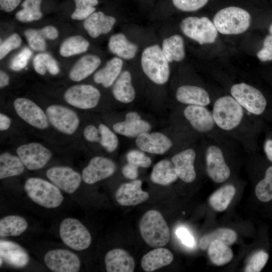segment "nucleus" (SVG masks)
Listing matches in <instances>:
<instances>
[{
    "instance_id": "nucleus-1",
    "label": "nucleus",
    "mask_w": 272,
    "mask_h": 272,
    "mask_svg": "<svg viewBox=\"0 0 272 272\" xmlns=\"http://www.w3.org/2000/svg\"><path fill=\"white\" fill-rule=\"evenodd\" d=\"M139 229L143 240L152 247H163L169 242V228L162 215L157 210H149L143 215Z\"/></svg>"
},
{
    "instance_id": "nucleus-2",
    "label": "nucleus",
    "mask_w": 272,
    "mask_h": 272,
    "mask_svg": "<svg viewBox=\"0 0 272 272\" xmlns=\"http://www.w3.org/2000/svg\"><path fill=\"white\" fill-rule=\"evenodd\" d=\"M251 21V15L246 10L232 6L218 11L213 22L220 33L237 35L245 32L250 27Z\"/></svg>"
},
{
    "instance_id": "nucleus-3",
    "label": "nucleus",
    "mask_w": 272,
    "mask_h": 272,
    "mask_svg": "<svg viewBox=\"0 0 272 272\" xmlns=\"http://www.w3.org/2000/svg\"><path fill=\"white\" fill-rule=\"evenodd\" d=\"M169 61L158 45L147 47L141 57V65L145 75L153 83L164 85L170 76Z\"/></svg>"
},
{
    "instance_id": "nucleus-4",
    "label": "nucleus",
    "mask_w": 272,
    "mask_h": 272,
    "mask_svg": "<svg viewBox=\"0 0 272 272\" xmlns=\"http://www.w3.org/2000/svg\"><path fill=\"white\" fill-rule=\"evenodd\" d=\"M56 186L40 178L31 177L24 185L28 197L36 203L48 209L59 207L63 197Z\"/></svg>"
},
{
    "instance_id": "nucleus-5",
    "label": "nucleus",
    "mask_w": 272,
    "mask_h": 272,
    "mask_svg": "<svg viewBox=\"0 0 272 272\" xmlns=\"http://www.w3.org/2000/svg\"><path fill=\"white\" fill-rule=\"evenodd\" d=\"M213 116L215 124L225 130H231L242 121L244 112L241 105L232 96L221 97L215 101Z\"/></svg>"
},
{
    "instance_id": "nucleus-6",
    "label": "nucleus",
    "mask_w": 272,
    "mask_h": 272,
    "mask_svg": "<svg viewBox=\"0 0 272 272\" xmlns=\"http://www.w3.org/2000/svg\"><path fill=\"white\" fill-rule=\"evenodd\" d=\"M182 33L199 44L214 43L218 35L214 24L207 17H188L180 25Z\"/></svg>"
},
{
    "instance_id": "nucleus-7",
    "label": "nucleus",
    "mask_w": 272,
    "mask_h": 272,
    "mask_svg": "<svg viewBox=\"0 0 272 272\" xmlns=\"http://www.w3.org/2000/svg\"><path fill=\"white\" fill-rule=\"evenodd\" d=\"M59 232L62 242L68 247L77 251L88 248L92 241L90 233L78 220L64 219L61 222Z\"/></svg>"
},
{
    "instance_id": "nucleus-8",
    "label": "nucleus",
    "mask_w": 272,
    "mask_h": 272,
    "mask_svg": "<svg viewBox=\"0 0 272 272\" xmlns=\"http://www.w3.org/2000/svg\"><path fill=\"white\" fill-rule=\"evenodd\" d=\"M230 92L241 106L251 113L260 115L266 108L267 102L262 93L250 85L244 83L234 84Z\"/></svg>"
},
{
    "instance_id": "nucleus-9",
    "label": "nucleus",
    "mask_w": 272,
    "mask_h": 272,
    "mask_svg": "<svg viewBox=\"0 0 272 272\" xmlns=\"http://www.w3.org/2000/svg\"><path fill=\"white\" fill-rule=\"evenodd\" d=\"M46 114L51 124L63 133L72 134L79 126L80 119L77 114L68 107L52 105L47 108Z\"/></svg>"
},
{
    "instance_id": "nucleus-10",
    "label": "nucleus",
    "mask_w": 272,
    "mask_h": 272,
    "mask_svg": "<svg viewBox=\"0 0 272 272\" xmlns=\"http://www.w3.org/2000/svg\"><path fill=\"white\" fill-rule=\"evenodd\" d=\"M98 89L90 85H76L70 87L64 94L65 101L71 105L81 109L95 107L100 98Z\"/></svg>"
},
{
    "instance_id": "nucleus-11",
    "label": "nucleus",
    "mask_w": 272,
    "mask_h": 272,
    "mask_svg": "<svg viewBox=\"0 0 272 272\" xmlns=\"http://www.w3.org/2000/svg\"><path fill=\"white\" fill-rule=\"evenodd\" d=\"M18 156L29 170L43 168L50 160L52 154L47 148L38 143H30L19 146Z\"/></svg>"
},
{
    "instance_id": "nucleus-12",
    "label": "nucleus",
    "mask_w": 272,
    "mask_h": 272,
    "mask_svg": "<svg viewBox=\"0 0 272 272\" xmlns=\"http://www.w3.org/2000/svg\"><path fill=\"white\" fill-rule=\"evenodd\" d=\"M14 107L18 116L31 126L40 129L48 127L46 114L31 100L18 98L14 102Z\"/></svg>"
},
{
    "instance_id": "nucleus-13",
    "label": "nucleus",
    "mask_w": 272,
    "mask_h": 272,
    "mask_svg": "<svg viewBox=\"0 0 272 272\" xmlns=\"http://www.w3.org/2000/svg\"><path fill=\"white\" fill-rule=\"evenodd\" d=\"M44 260L46 266L54 272H77L81 265L80 259L76 254L62 249L48 251Z\"/></svg>"
},
{
    "instance_id": "nucleus-14",
    "label": "nucleus",
    "mask_w": 272,
    "mask_h": 272,
    "mask_svg": "<svg viewBox=\"0 0 272 272\" xmlns=\"http://www.w3.org/2000/svg\"><path fill=\"white\" fill-rule=\"evenodd\" d=\"M49 180L59 189L68 193L75 192L79 187L82 177L72 168L56 166L48 169L46 173Z\"/></svg>"
},
{
    "instance_id": "nucleus-15",
    "label": "nucleus",
    "mask_w": 272,
    "mask_h": 272,
    "mask_svg": "<svg viewBox=\"0 0 272 272\" xmlns=\"http://www.w3.org/2000/svg\"><path fill=\"white\" fill-rule=\"evenodd\" d=\"M116 166L111 159L102 156L93 157L82 171L83 180L92 184L112 176Z\"/></svg>"
},
{
    "instance_id": "nucleus-16",
    "label": "nucleus",
    "mask_w": 272,
    "mask_h": 272,
    "mask_svg": "<svg viewBox=\"0 0 272 272\" xmlns=\"http://www.w3.org/2000/svg\"><path fill=\"white\" fill-rule=\"evenodd\" d=\"M206 160L207 173L214 181L222 183L229 178L230 170L219 147L215 145L209 147L206 151Z\"/></svg>"
},
{
    "instance_id": "nucleus-17",
    "label": "nucleus",
    "mask_w": 272,
    "mask_h": 272,
    "mask_svg": "<svg viewBox=\"0 0 272 272\" xmlns=\"http://www.w3.org/2000/svg\"><path fill=\"white\" fill-rule=\"evenodd\" d=\"M135 144L141 150L157 155L165 153L173 145L171 140L160 132H144L136 138Z\"/></svg>"
},
{
    "instance_id": "nucleus-18",
    "label": "nucleus",
    "mask_w": 272,
    "mask_h": 272,
    "mask_svg": "<svg viewBox=\"0 0 272 272\" xmlns=\"http://www.w3.org/2000/svg\"><path fill=\"white\" fill-rule=\"evenodd\" d=\"M142 181L133 180L128 183L122 184L115 192L117 202L123 206H135L149 199L148 192L142 189Z\"/></svg>"
},
{
    "instance_id": "nucleus-19",
    "label": "nucleus",
    "mask_w": 272,
    "mask_h": 272,
    "mask_svg": "<svg viewBox=\"0 0 272 272\" xmlns=\"http://www.w3.org/2000/svg\"><path fill=\"white\" fill-rule=\"evenodd\" d=\"M114 131L123 136L137 138L140 134L148 132L151 129V124L141 118L135 111H130L126 114L125 119L114 123Z\"/></svg>"
},
{
    "instance_id": "nucleus-20",
    "label": "nucleus",
    "mask_w": 272,
    "mask_h": 272,
    "mask_svg": "<svg viewBox=\"0 0 272 272\" xmlns=\"http://www.w3.org/2000/svg\"><path fill=\"white\" fill-rule=\"evenodd\" d=\"M183 114L192 127L199 132H209L214 127L213 114L205 106L189 105L184 109Z\"/></svg>"
},
{
    "instance_id": "nucleus-21",
    "label": "nucleus",
    "mask_w": 272,
    "mask_h": 272,
    "mask_svg": "<svg viewBox=\"0 0 272 272\" xmlns=\"http://www.w3.org/2000/svg\"><path fill=\"white\" fill-rule=\"evenodd\" d=\"M195 156L194 150L187 149L177 153L171 159L178 178L184 182H192L196 178L194 167Z\"/></svg>"
},
{
    "instance_id": "nucleus-22",
    "label": "nucleus",
    "mask_w": 272,
    "mask_h": 272,
    "mask_svg": "<svg viewBox=\"0 0 272 272\" xmlns=\"http://www.w3.org/2000/svg\"><path fill=\"white\" fill-rule=\"evenodd\" d=\"M105 263L108 272H133L135 267L132 256L120 248L109 251L105 256Z\"/></svg>"
},
{
    "instance_id": "nucleus-23",
    "label": "nucleus",
    "mask_w": 272,
    "mask_h": 272,
    "mask_svg": "<svg viewBox=\"0 0 272 272\" xmlns=\"http://www.w3.org/2000/svg\"><path fill=\"white\" fill-rule=\"evenodd\" d=\"M0 255L8 264L17 268L25 267L30 260L27 252L19 244L11 241L1 240Z\"/></svg>"
},
{
    "instance_id": "nucleus-24",
    "label": "nucleus",
    "mask_w": 272,
    "mask_h": 272,
    "mask_svg": "<svg viewBox=\"0 0 272 272\" xmlns=\"http://www.w3.org/2000/svg\"><path fill=\"white\" fill-rule=\"evenodd\" d=\"M116 21L114 17L102 12H94L85 20L84 27L91 37L97 38L109 32Z\"/></svg>"
},
{
    "instance_id": "nucleus-25",
    "label": "nucleus",
    "mask_w": 272,
    "mask_h": 272,
    "mask_svg": "<svg viewBox=\"0 0 272 272\" xmlns=\"http://www.w3.org/2000/svg\"><path fill=\"white\" fill-rule=\"evenodd\" d=\"M179 102L191 105L206 106L211 103L209 94L202 88L192 85L179 87L176 92Z\"/></svg>"
},
{
    "instance_id": "nucleus-26",
    "label": "nucleus",
    "mask_w": 272,
    "mask_h": 272,
    "mask_svg": "<svg viewBox=\"0 0 272 272\" xmlns=\"http://www.w3.org/2000/svg\"><path fill=\"white\" fill-rule=\"evenodd\" d=\"M173 260V255L169 250L158 247L144 255L141 266L144 271L152 272L170 264Z\"/></svg>"
},
{
    "instance_id": "nucleus-27",
    "label": "nucleus",
    "mask_w": 272,
    "mask_h": 272,
    "mask_svg": "<svg viewBox=\"0 0 272 272\" xmlns=\"http://www.w3.org/2000/svg\"><path fill=\"white\" fill-rule=\"evenodd\" d=\"M112 93L115 99L121 103L127 104L134 100L135 92L129 72L124 71L120 73L113 84Z\"/></svg>"
},
{
    "instance_id": "nucleus-28",
    "label": "nucleus",
    "mask_w": 272,
    "mask_h": 272,
    "mask_svg": "<svg viewBox=\"0 0 272 272\" xmlns=\"http://www.w3.org/2000/svg\"><path fill=\"white\" fill-rule=\"evenodd\" d=\"M101 63L97 55L87 54L81 57L70 70L69 77L75 82L81 81L94 72Z\"/></svg>"
},
{
    "instance_id": "nucleus-29",
    "label": "nucleus",
    "mask_w": 272,
    "mask_h": 272,
    "mask_svg": "<svg viewBox=\"0 0 272 272\" xmlns=\"http://www.w3.org/2000/svg\"><path fill=\"white\" fill-rule=\"evenodd\" d=\"M122 66L121 59L118 57L111 59L104 67L95 73L93 76L94 82L105 88L110 87L120 74Z\"/></svg>"
},
{
    "instance_id": "nucleus-30",
    "label": "nucleus",
    "mask_w": 272,
    "mask_h": 272,
    "mask_svg": "<svg viewBox=\"0 0 272 272\" xmlns=\"http://www.w3.org/2000/svg\"><path fill=\"white\" fill-rule=\"evenodd\" d=\"M108 48L110 51L124 59L134 58L138 51V46L129 41L124 34L113 35L109 39Z\"/></svg>"
},
{
    "instance_id": "nucleus-31",
    "label": "nucleus",
    "mask_w": 272,
    "mask_h": 272,
    "mask_svg": "<svg viewBox=\"0 0 272 272\" xmlns=\"http://www.w3.org/2000/svg\"><path fill=\"white\" fill-rule=\"evenodd\" d=\"M178 178L172 162L167 159L162 160L154 165L150 177L153 183L161 185H169Z\"/></svg>"
},
{
    "instance_id": "nucleus-32",
    "label": "nucleus",
    "mask_w": 272,
    "mask_h": 272,
    "mask_svg": "<svg viewBox=\"0 0 272 272\" xmlns=\"http://www.w3.org/2000/svg\"><path fill=\"white\" fill-rule=\"evenodd\" d=\"M162 50L169 62L180 61L185 56L183 39L178 34L165 39L162 43Z\"/></svg>"
},
{
    "instance_id": "nucleus-33",
    "label": "nucleus",
    "mask_w": 272,
    "mask_h": 272,
    "mask_svg": "<svg viewBox=\"0 0 272 272\" xmlns=\"http://www.w3.org/2000/svg\"><path fill=\"white\" fill-rule=\"evenodd\" d=\"M27 221L22 217L10 215L0 220V236H18L23 233L27 229Z\"/></svg>"
},
{
    "instance_id": "nucleus-34",
    "label": "nucleus",
    "mask_w": 272,
    "mask_h": 272,
    "mask_svg": "<svg viewBox=\"0 0 272 272\" xmlns=\"http://www.w3.org/2000/svg\"><path fill=\"white\" fill-rule=\"evenodd\" d=\"M25 170V165L18 156L5 152L0 155V179L18 176Z\"/></svg>"
},
{
    "instance_id": "nucleus-35",
    "label": "nucleus",
    "mask_w": 272,
    "mask_h": 272,
    "mask_svg": "<svg viewBox=\"0 0 272 272\" xmlns=\"http://www.w3.org/2000/svg\"><path fill=\"white\" fill-rule=\"evenodd\" d=\"M237 239L236 232L229 228H221L216 229L202 236L199 240V247L202 250L208 249L212 242L219 240L229 246L234 243Z\"/></svg>"
},
{
    "instance_id": "nucleus-36",
    "label": "nucleus",
    "mask_w": 272,
    "mask_h": 272,
    "mask_svg": "<svg viewBox=\"0 0 272 272\" xmlns=\"http://www.w3.org/2000/svg\"><path fill=\"white\" fill-rule=\"evenodd\" d=\"M236 192L232 184L225 185L215 191L209 197V203L215 211L222 212L228 208Z\"/></svg>"
},
{
    "instance_id": "nucleus-37",
    "label": "nucleus",
    "mask_w": 272,
    "mask_h": 272,
    "mask_svg": "<svg viewBox=\"0 0 272 272\" xmlns=\"http://www.w3.org/2000/svg\"><path fill=\"white\" fill-rule=\"evenodd\" d=\"M207 250L210 260L218 266L229 263L233 258L231 248L219 240H215L212 242Z\"/></svg>"
},
{
    "instance_id": "nucleus-38",
    "label": "nucleus",
    "mask_w": 272,
    "mask_h": 272,
    "mask_svg": "<svg viewBox=\"0 0 272 272\" xmlns=\"http://www.w3.org/2000/svg\"><path fill=\"white\" fill-rule=\"evenodd\" d=\"M89 46V42L80 35L70 37L61 44L59 53L63 57H69L86 51Z\"/></svg>"
},
{
    "instance_id": "nucleus-39",
    "label": "nucleus",
    "mask_w": 272,
    "mask_h": 272,
    "mask_svg": "<svg viewBox=\"0 0 272 272\" xmlns=\"http://www.w3.org/2000/svg\"><path fill=\"white\" fill-rule=\"evenodd\" d=\"M42 0H25L22 4L23 9L18 11L16 18L23 22H28L40 19L42 17L40 10Z\"/></svg>"
},
{
    "instance_id": "nucleus-40",
    "label": "nucleus",
    "mask_w": 272,
    "mask_h": 272,
    "mask_svg": "<svg viewBox=\"0 0 272 272\" xmlns=\"http://www.w3.org/2000/svg\"><path fill=\"white\" fill-rule=\"evenodd\" d=\"M255 192L261 201L268 202L272 199V166L266 169L264 178L257 183Z\"/></svg>"
},
{
    "instance_id": "nucleus-41",
    "label": "nucleus",
    "mask_w": 272,
    "mask_h": 272,
    "mask_svg": "<svg viewBox=\"0 0 272 272\" xmlns=\"http://www.w3.org/2000/svg\"><path fill=\"white\" fill-rule=\"evenodd\" d=\"M76 8L71 15L72 19L77 20H86L94 13L95 7L98 4V0H74Z\"/></svg>"
},
{
    "instance_id": "nucleus-42",
    "label": "nucleus",
    "mask_w": 272,
    "mask_h": 272,
    "mask_svg": "<svg viewBox=\"0 0 272 272\" xmlns=\"http://www.w3.org/2000/svg\"><path fill=\"white\" fill-rule=\"evenodd\" d=\"M98 129L100 135L99 143L109 153L116 150L119 141L115 133L104 124H100Z\"/></svg>"
},
{
    "instance_id": "nucleus-43",
    "label": "nucleus",
    "mask_w": 272,
    "mask_h": 272,
    "mask_svg": "<svg viewBox=\"0 0 272 272\" xmlns=\"http://www.w3.org/2000/svg\"><path fill=\"white\" fill-rule=\"evenodd\" d=\"M269 255L263 250L254 253L249 258L244 269L245 272H259L265 265Z\"/></svg>"
},
{
    "instance_id": "nucleus-44",
    "label": "nucleus",
    "mask_w": 272,
    "mask_h": 272,
    "mask_svg": "<svg viewBox=\"0 0 272 272\" xmlns=\"http://www.w3.org/2000/svg\"><path fill=\"white\" fill-rule=\"evenodd\" d=\"M24 35L30 47L36 51H44L46 49L45 37L40 30L28 29Z\"/></svg>"
},
{
    "instance_id": "nucleus-45",
    "label": "nucleus",
    "mask_w": 272,
    "mask_h": 272,
    "mask_svg": "<svg viewBox=\"0 0 272 272\" xmlns=\"http://www.w3.org/2000/svg\"><path fill=\"white\" fill-rule=\"evenodd\" d=\"M126 158L128 163L138 168H148L152 163L151 158L142 150L129 151L126 154Z\"/></svg>"
},
{
    "instance_id": "nucleus-46",
    "label": "nucleus",
    "mask_w": 272,
    "mask_h": 272,
    "mask_svg": "<svg viewBox=\"0 0 272 272\" xmlns=\"http://www.w3.org/2000/svg\"><path fill=\"white\" fill-rule=\"evenodd\" d=\"M178 10L186 12L197 11L205 7L209 0H172Z\"/></svg>"
},
{
    "instance_id": "nucleus-47",
    "label": "nucleus",
    "mask_w": 272,
    "mask_h": 272,
    "mask_svg": "<svg viewBox=\"0 0 272 272\" xmlns=\"http://www.w3.org/2000/svg\"><path fill=\"white\" fill-rule=\"evenodd\" d=\"M32 55V51L28 47H24L12 59L10 67L14 71H21L26 66Z\"/></svg>"
},
{
    "instance_id": "nucleus-48",
    "label": "nucleus",
    "mask_w": 272,
    "mask_h": 272,
    "mask_svg": "<svg viewBox=\"0 0 272 272\" xmlns=\"http://www.w3.org/2000/svg\"><path fill=\"white\" fill-rule=\"evenodd\" d=\"M20 36L14 33L4 41L0 46V59H2L12 50L18 48L21 44Z\"/></svg>"
},
{
    "instance_id": "nucleus-49",
    "label": "nucleus",
    "mask_w": 272,
    "mask_h": 272,
    "mask_svg": "<svg viewBox=\"0 0 272 272\" xmlns=\"http://www.w3.org/2000/svg\"><path fill=\"white\" fill-rule=\"evenodd\" d=\"M52 56L48 53H39L36 55L33 61L35 71L41 75H44L47 71V67Z\"/></svg>"
},
{
    "instance_id": "nucleus-50",
    "label": "nucleus",
    "mask_w": 272,
    "mask_h": 272,
    "mask_svg": "<svg viewBox=\"0 0 272 272\" xmlns=\"http://www.w3.org/2000/svg\"><path fill=\"white\" fill-rule=\"evenodd\" d=\"M256 56L261 61L272 60V35H268L265 37L263 47L257 53Z\"/></svg>"
},
{
    "instance_id": "nucleus-51",
    "label": "nucleus",
    "mask_w": 272,
    "mask_h": 272,
    "mask_svg": "<svg viewBox=\"0 0 272 272\" xmlns=\"http://www.w3.org/2000/svg\"><path fill=\"white\" fill-rule=\"evenodd\" d=\"M85 140L90 142H100V135L98 128L92 124L86 126L83 131Z\"/></svg>"
},
{
    "instance_id": "nucleus-52",
    "label": "nucleus",
    "mask_w": 272,
    "mask_h": 272,
    "mask_svg": "<svg viewBox=\"0 0 272 272\" xmlns=\"http://www.w3.org/2000/svg\"><path fill=\"white\" fill-rule=\"evenodd\" d=\"M176 234L181 240L183 244L188 247H192L194 244L193 237L189 231L184 227H180L176 231Z\"/></svg>"
},
{
    "instance_id": "nucleus-53",
    "label": "nucleus",
    "mask_w": 272,
    "mask_h": 272,
    "mask_svg": "<svg viewBox=\"0 0 272 272\" xmlns=\"http://www.w3.org/2000/svg\"><path fill=\"white\" fill-rule=\"evenodd\" d=\"M138 167L127 163L122 167L121 172L125 178L133 180L138 177Z\"/></svg>"
},
{
    "instance_id": "nucleus-54",
    "label": "nucleus",
    "mask_w": 272,
    "mask_h": 272,
    "mask_svg": "<svg viewBox=\"0 0 272 272\" xmlns=\"http://www.w3.org/2000/svg\"><path fill=\"white\" fill-rule=\"evenodd\" d=\"M21 2V0H0L1 9L6 12H12Z\"/></svg>"
},
{
    "instance_id": "nucleus-55",
    "label": "nucleus",
    "mask_w": 272,
    "mask_h": 272,
    "mask_svg": "<svg viewBox=\"0 0 272 272\" xmlns=\"http://www.w3.org/2000/svg\"><path fill=\"white\" fill-rule=\"evenodd\" d=\"M41 32L45 39L54 40L58 36V31L52 26H45L40 29Z\"/></svg>"
},
{
    "instance_id": "nucleus-56",
    "label": "nucleus",
    "mask_w": 272,
    "mask_h": 272,
    "mask_svg": "<svg viewBox=\"0 0 272 272\" xmlns=\"http://www.w3.org/2000/svg\"><path fill=\"white\" fill-rule=\"evenodd\" d=\"M11 123V119L7 115L0 114V130L5 131L9 128Z\"/></svg>"
},
{
    "instance_id": "nucleus-57",
    "label": "nucleus",
    "mask_w": 272,
    "mask_h": 272,
    "mask_svg": "<svg viewBox=\"0 0 272 272\" xmlns=\"http://www.w3.org/2000/svg\"><path fill=\"white\" fill-rule=\"evenodd\" d=\"M264 149L267 159L272 162V140L265 142Z\"/></svg>"
},
{
    "instance_id": "nucleus-58",
    "label": "nucleus",
    "mask_w": 272,
    "mask_h": 272,
    "mask_svg": "<svg viewBox=\"0 0 272 272\" xmlns=\"http://www.w3.org/2000/svg\"><path fill=\"white\" fill-rule=\"evenodd\" d=\"M9 83V77L4 72H0V87L1 88L7 86Z\"/></svg>"
},
{
    "instance_id": "nucleus-59",
    "label": "nucleus",
    "mask_w": 272,
    "mask_h": 272,
    "mask_svg": "<svg viewBox=\"0 0 272 272\" xmlns=\"http://www.w3.org/2000/svg\"><path fill=\"white\" fill-rule=\"evenodd\" d=\"M269 32L270 34L272 35V24L270 25L269 27Z\"/></svg>"
},
{
    "instance_id": "nucleus-60",
    "label": "nucleus",
    "mask_w": 272,
    "mask_h": 272,
    "mask_svg": "<svg viewBox=\"0 0 272 272\" xmlns=\"http://www.w3.org/2000/svg\"><path fill=\"white\" fill-rule=\"evenodd\" d=\"M3 263V259L1 256H0V263H1L0 266L1 267L2 266Z\"/></svg>"
}]
</instances>
